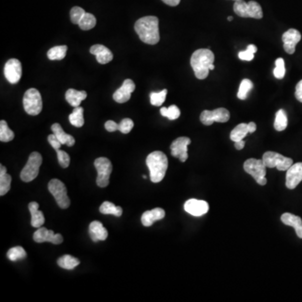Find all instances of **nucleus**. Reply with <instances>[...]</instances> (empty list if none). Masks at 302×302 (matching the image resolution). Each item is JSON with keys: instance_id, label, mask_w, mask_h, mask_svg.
Instances as JSON below:
<instances>
[{"instance_id": "72a5a7b5", "label": "nucleus", "mask_w": 302, "mask_h": 302, "mask_svg": "<svg viewBox=\"0 0 302 302\" xmlns=\"http://www.w3.org/2000/svg\"><path fill=\"white\" fill-rule=\"evenodd\" d=\"M96 20L92 14L86 13L84 14L81 21L79 22L78 26L80 29L82 30H89L92 29L96 26Z\"/></svg>"}, {"instance_id": "09e8293b", "label": "nucleus", "mask_w": 302, "mask_h": 302, "mask_svg": "<svg viewBox=\"0 0 302 302\" xmlns=\"http://www.w3.org/2000/svg\"><path fill=\"white\" fill-rule=\"evenodd\" d=\"M248 132L250 134L254 133L256 131V128H257L256 122H250V124H248Z\"/></svg>"}, {"instance_id": "ddd939ff", "label": "nucleus", "mask_w": 302, "mask_h": 302, "mask_svg": "<svg viewBox=\"0 0 302 302\" xmlns=\"http://www.w3.org/2000/svg\"><path fill=\"white\" fill-rule=\"evenodd\" d=\"M192 140L188 137H180L174 140L170 146L172 154L176 158H179L180 162H186L188 159V147Z\"/></svg>"}, {"instance_id": "1a4fd4ad", "label": "nucleus", "mask_w": 302, "mask_h": 302, "mask_svg": "<svg viewBox=\"0 0 302 302\" xmlns=\"http://www.w3.org/2000/svg\"><path fill=\"white\" fill-rule=\"evenodd\" d=\"M262 160L266 167L277 168L280 172L287 170L293 164L292 159L273 151H268L264 153Z\"/></svg>"}, {"instance_id": "4468645a", "label": "nucleus", "mask_w": 302, "mask_h": 302, "mask_svg": "<svg viewBox=\"0 0 302 302\" xmlns=\"http://www.w3.org/2000/svg\"><path fill=\"white\" fill-rule=\"evenodd\" d=\"M34 242H50L53 244H60L63 242V237L60 234H55L52 230H48L46 228L40 226L33 235Z\"/></svg>"}, {"instance_id": "f8f14e48", "label": "nucleus", "mask_w": 302, "mask_h": 302, "mask_svg": "<svg viewBox=\"0 0 302 302\" xmlns=\"http://www.w3.org/2000/svg\"><path fill=\"white\" fill-rule=\"evenodd\" d=\"M4 76L11 84H18L22 76V65L18 59H10L4 66Z\"/></svg>"}, {"instance_id": "de8ad7c7", "label": "nucleus", "mask_w": 302, "mask_h": 302, "mask_svg": "<svg viewBox=\"0 0 302 302\" xmlns=\"http://www.w3.org/2000/svg\"><path fill=\"white\" fill-rule=\"evenodd\" d=\"M162 1L167 6H172V7L178 6L180 3V0H162Z\"/></svg>"}, {"instance_id": "a211bd4d", "label": "nucleus", "mask_w": 302, "mask_h": 302, "mask_svg": "<svg viewBox=\"0 0 302 302\" xmlns=\"http://www.w3.org/2000/svg\"><path fill=\"white\" fill-rule=\"evenodd\" d=\"M184 209L188 214L194 216H200L208 214L209 205L205 200L190 199L186 202Z\"/></svg>"}, {"instance_id": "f03ea898", "label": "nucleus", "mask_w": 302, "mask_h": 302, "mask_svg": "<svg viewBox=\"0 0 302 302\" xmlns=\"http://www.w3.org/2000/svg\"><path fill=\"white\" fill-rule=\"evenodd\" d=\"M214 54L211 50L198 49L190 58V66L192 68L196 78L204 80L208 78L210 70V65L214 64Z\"/></svg>"}, {"instance_id": "6ab92c4d", "label": "nucleus", "mask_w": 302, "mask_h": 302, "mask_svg": "<svg viewBox=\"0 0 302 302\" xmlns=\"http://www.w3.org/2000/svg\"><path fill=\"white\" fill-rule=\"evenodd\" d=\"M90 52L96 56V60L100 64H107L114 58L111 50L102 44H94L90 48Z\"/></svg>"}, {"instance_id": "4c0bfd02", "label": "nucleus", "mask_w": 302, "mask_h": 302, "mask_svg": "<svg viewBox=\"0 0 302 302\" xmlns=\"http://www.w3.org/2000/svg\"><path fill=\"white\" fill-rule=\"evenodd\" d=\"M167 90L164 89L160 92H151L150 94V104L153 106L159 107L163 104V102L166 101V98Z\"/></svg>"}, {"instance_id": "c03bdc74", "label": "nucleus", "mask_w": 302, "mask_h": 302, "mask_svg": "<svg viewBox=\"0 0 302 302\" xmlns=\"http://www.w3.org/2000/svg\"><path fill=\"white\" fill-rule=\"evenodd\" d=\"M238 58H240V60L250 62V60H253L254 58V54L247 49L246 50H244V52L238 53Z\"/></svg>"}, {"instance_id": "864d4df0", "label": "nucleus", "mask_w": 302, "mask_h": 302, "mask_svg": "<svg viewBox=\"0 0 302 302\" xmlns=\"http://www.w3.org/2000/svg\"><path fill=\"white\" fill-rule=\"evenodd\" d=\"M143 178H144V179H146V178H147V176H144V174Z\"/></svg>"}, {"instance_id": "5701e85b", "label": "nucleus", "mask_w": 302, "mask_h": 302, "mask_svg": "<svg viewBox=\"0 0 302 302\" xmlns=\"http://www.w3.org/2000/svg\"><path fill=\"white\" fill-rule=\"evenodd\" d=\"M88 94L85 91H78L76 89H68L66 92V100L72 107H79L82 101L86 99Z\"/></svg>"}, {"instance_id": "2f4dec72", "label": "nucleus", "mask_w": 302, "mask_h": 302, "mask_svg": "<svg viewBox=\"0 0 302 302\" xmlns=\"http://www.w3.org/2000/svg\"><path fill=\"white\" fill-rule=\"evenodd\" d=\"M287 125H288V118L284 110H280L276 112L274 127L276 128V130L283 131L287 128Z\"/></svg>"}, {"instance_id": "bb28decb", "label": "nucleus", "mask_w": 302, "mask_h": 302, "mask_svg": "<svg viewBox=\"0 0 302 302\" xmlns=\"http://www.w3.org/2000/svg\"><path fill=\"white\" fill-rule=\"evenodd\" d=\"M68 49L66 46H58L52 47L48 50L47 56L52 60H63L66 58Z\"/></svg>"}, {"instance_id": "c9c22d12", "label": "nucleus", "mask_w": 302, "mask_h": 302, "mask_svg": "<svg viewBox=\"0 0 302 302\" xmlns=\"http://www.w3.org/2000/svg\"><path fill=\"white\" fill-rule=\"evenodd\" d=\"M160 114L163 117L168 118L170 120H176L180 117V111L176 105H172L169 108H162Z\"/></svg>"}, {"instance_id": "9d476101", "label": "nucleus", "mask_w": 302, "mask_h": 302, "mask_svg": "<svg viewBox=\"0 0 302 302\" xmlns=\"http://www.w3.org/2000/svg\"><path fill=\"white\" fill-rule=\"evenodd\" d=\"M94 166L98 172L96 185L99 188H106L110 184V174L112 170V163L108 158L100 157L94 162Z\"/></svg>"}, {"instance_id": "a19ab883", "label": "nucleus", "mask_w": 302, "mask_h": 302, "mask_svg": "<svg viewBox=\"0 0 302 302\" xmlns=\"http://www.w3.org/2000/svg\"><path fill=\"white\" fill-rule=\"evenodd\" d=\"M56 151V154H58V162H59L60 166L62 168H68L69 164H70L69 154L65 151L60 150Z\"/></svg>"}, {"instance_id": "a878e982", "label": "nucleus", "mask_w": 302, "mask_h": 302, "mask_svg": "<svg viewBox=\"0 0 302 302\" xmlns=\"http://www.w3.org/2000/svg\"><path fill=\"white\" fill-rule=\"evenodd\" d=\"M12 178L7 174V169L3 164L0 166V195L4 196L10 190Z\"/></svg>"}, {"instance_id": "b1692460", "label": "nucleus", "mask_w": 302, "mask_h": 302, "mask_svg": "<svg viewBox=\"0 0 302 302\" xmlns=\"http://www.w3.org/2000/svg\"><path fill=\"white\" fill-rule=\"evenodd\" d=\"M29 210L32 214V225L34 228H39L44 224V214L39 210V204L32 202L29 204Z\"/></svg>"}, {"instance_id": "7ed1b4c3", "label": "nucleus", "mask_w": 302, "mask_h": 302, "mask_svg": "<svg viewBox=\"0 0 302 302\" xmlns=\"http://www.w3.org/2000/svg\"><path fill=\"white\" fill-rule=\"evenodd\" d=\"M146 164L150 170L151 182H160L164 179L168 168L166 156L162 151H154L146 158Z\"/></svg>"}, {"instance_id": "20e7f679", "label": "nucleus", "mask_w": 302, "mask_h": 302, "mask_svg": "<svg viewBox=\"0 0 302 302\" xmlns=\"http://www.w3.org/2000/svg\"><path fill=\"white\" fill-rule=\"evenodd\" d=\"M234 10L237 16L242 18H254L260 20L263 18V10L260 4L256 1L246 3L244 0L235 1Z\"/></svg>"}, {"instance_id": "f704fd0d", "label": "nucleus", "mask_w": 302, "mask_h": 302, "mask_svg": "<svg viewBox=\"0 0 302 302\" xmlns=\"http://www.w3.org/2000/svg\"><path fill=\"white\" fill-rule=\"evenodd\" d=\"M26 250H24V248L20 247V246L12 248L8 250V253H7V257H8V260L14 261V262L20 260H24V258H26Z\"/></svg>"}, {"instance_id": "a18cd8bd", "label": "nucleus", "mask_w": 302, "mask_h": 302, "mask_svg": "<svg viewBox=\"0 0 302 302\" xmlns=\"http://www.w3.org/2000/svg\"><path fill=\"white\" fill-rule=\"evenodd\" d=\"M105 128L108 132H114V131L118 130L120 124L117 122H115L114 121H112V120H108V121L105 122Z\"/></svg>"}, {"instance_id": "9b49d317", "label": "nucleus", "mask_w": 302, "mask_h": 302, "mask_svg": "<svg viewBox=\"0 0 302 302\" xmlns=\"http://www.w3.org/2000/svg\"><path fill=\"white\" fill-rule=\"evenodd\" d=\"M230 118V111L224 108H219L212 111L204 110L200 115V122L206 126L212 124L214 122H226Z\"/></svg>"}, {"instance_id": "603ef678", "label": "nucleus", "mask_w": 302, "mask_h": 302, "mask_svg": "<svg viewBox=\"0 0 302 302\" xmlns=\"http://www.w3.org/2000/svg\"><path fill=\"white\" fill-rule=\"evenodd\" d=\"M232 20H234V18H232V16H230V17H228V20L232 21Z\"/></svg>"}, {"instance_id": "4be33fe9", "label": "nucleus", "mask_w": 302, "mask_h": 302, "mask_svg": "<svg viewBox=\"0 0 302 302\" xmlns=\"http://www.w3.org/2000/svg\"><path fill=\"white\" fill-rule=\"evenodd\" d=\"M280 219L284 225L294 228L297 236L302 238V219L300 216L286 212L282 215Z\"/></svg>"}, {"instance_id": "c756f323", "label": "nucleus", "mask_w": 302, "mask_h": 302, "mask_svg": "<svg viewBox=\"0 0 302 302\" xmlns=\"http://www.w3.org/2000/svg\"><path fill=\"white\" fill-rule=\"evenodd\" d=\"M58 264L60 268L70 270H73L76 266H79L80 261L75 257H73V256L66 254V256H62L60 258H58Z\"/></svg>"}, {"instance_id": "f257e3e1", "label": "nucleus", "mask_w": 302, "mask_h": 302, "mask_svg": "<svg viewBox=\"0 0 302 302\" xmlns=\"http://www.w3.org/2000/svg\"><path fill=\"white\" fill-rule=\"evenodd\" d=\"M134 30L141 42L156 44L160 42L159 18L156 16H146L136 21Z\"/></svg>"}, {"instance_id": "dca6fc26", "label": "nucleus", "mask_w": 302, "mask_h": 302, "mask_svg": "<svg viewBox=\"0 0 302 302\" xmlns=\"http://www.w3.org/2000/svg\"><path fill=\"white\" fill-rule=\"evenodd\" d=\"M302 182V162L292 164L287 170L286 185L288 189L293 190Z\"/></svg>"}, {"instance_id": "6e6552de", "label": "nucleus", "mask_w": 302, "mask_h": 302, "mask_svg": "<svg viewBox=\"0 0 302 302\" xmlns=\"http://www.w3.org/2000/svg\"><path fill=\"white\" fill-rule=\"evenodd\" d=\"M48 190L52 194L56 202L60 208L66 209L70 206V199L68 198V190L65 184L58 179L50 180L48 184Z\"/></svg>"}, {"instance_id": "412c9836", "label": "nucleus", "mask_w": 302, "mask_h": 302, "mask_svg": "<svg viewBox=\"0 0 302 302\" xmlns=\"http://www.w3.org/2000/svg\"><path fill=\"white\" fill-rule=\"evenodd\" d=\"M164 216H166V212L164 209L157 208L150 211L144 212L141 218V222L144 226H150L153 225L154 222L164 218Z\"/></svg>"}, {"instance_id": "37998d69", "label": "nucleus", "mask_w": 302, "mask_h": 302, "mask_svg": "<svg viewBox=\"0 0 302 302\" xmlns=\"http://www.w3.org/2000/svg\"><path fill=\"white\" fill-rule=\"evenodd\" d=\"M48 141H49L50 144L52 146V148L56 150H60V146L62 144L60 143V141L58 140V137L52 134H50L48 136Z\"/></svg>"}, {"instance_id": "aec40b11", "label": "nucleus", "mask_w": 302, "mask_h": 302, "mask_svg": "<svg viewBox=\"0 0 302 302\" xmlns=\"http://www.w3.org/2000/svg\"><path fill=\"white\" fill-rule=\"evenodd\" d=\"M89 234L94 242L104 241L108 236V230L105 228L102 222L94 221L89 225Z\"/></svg>"}, {"instance_id": "8fccbe9b", "label": "nucleus", "mask_w": 302, "mask_h": 302, "mask_svg": "<svg viewBox=\"0 0 302 302\" xmlns=\"http://www.w3.org/2000/svg\"><path fill=\"white\" fill-rule=\"evenodd\" d=\"M234 146L238 150H241L244 148L245 142L244 140L238 141V142H235Z\"/></svg>"}, {"instance_id": "49530a36", "label": "nucleus", "mask_w": 302, "mask_h": 302, "mask_svg": "<svg viewBox=\"0 0 302 302\" xmlns=\"http://www.w3.org/2000/svg\"><path fill=\"white\" fill-rule=\"evenodd\" d=\"M294 96L299 102H302V80H300L296 86Z\"/></svg>"}, {"instance_id": "e433bc0d", "label": "nucleus", "mask_w": 302, "mask_h": 302, "mask_svg": "<svg viewBox=\"0 0 302 302\" xmlns=\"http://www.w3.org/2000/svg\"><path fill=\"white\" fill-rule=\"evenodd\" d=\"M253 82L250 79H244L240 84V89L238 92V98L240 100H245L247 98L248 94L253 88Z\"/></svg>"}, {"instance_id": "2eb2a0df", "label": "nucleus", "mask_w": 302, "mask_h": 302, "mask_svg": "<svg viewBox=\"0 0 302 302\" xmlns=\"http://www.w3.org/2000/svg\"><path fill=\"white\" fill-rule=\"evenodd\" d=\"M136 90V84L131 79H126L122 82V86L117 89L112 98L115 102L124 104L130 99L131 94Z\"/></svg>"}, {"instance_id": "ea45409f", "label": "nucleus", "mask_w": 302, "mask_h": 302, "mask_svg": "<svg viewBox=\"0 0 302 302\" xmlns=\"http://www.w3.org/2000/svg\"><path fill=\"white\" fill-rule=\"evenodd\" d=\"M286 74V68L283 58H278L276 60V68L274 69V75L277 79L284 78Z\"/></svg>"}, {"instance_id": "3c124183", "label": "nucleus", "mask_w": 302, "mask_h": 302, "mask_svg": "<svg viewBox=\"0 0 302 302\" xmlns=\"http://www.w3.org/2000/svg\"><path fill=\"white\" fill-rule=\"evenodd\" d=\"M247 49L250 50L251 52H253L254 54H256L257 52V47L254 44H248L247 47Z\"/></svg>"}, {"instance_id": "79ce46f5", "label": "nucleus", "mask_w": 302, "mask_h": 302, "mask_svg": "<svg viewBox=\"0 0 302 302\" xmlns=\"http://www.w3.org/2000/svg\"><path fill=\"white\" fill-rule=\"evenodd\" d=\"M118 124H120L118 130L122 134H128L134 128L133 120L128 118L122 120Z\"/></svg>"}, {"instance_id": "39448f33", "label": "nucleus", "mask_w": 302, "mask_h": 302, "mask_svg": "<svg viewBox=\"0 0 302 302\" xmlns=\"http://www.w3.org/2000/svg\"><path fill=\"white\" fill-rule=\"evenodd\" d=\"M24 108L28 114L36 116L42 112L43 104H42V95L36 88H30L26 92L23 98Z\"/></svg>"}, {"instance_id": "c85d7f7f", "label": "nucleus", "mask_w": 302, "mask_h": 302, "mask_svg": "<svg viewBox=\"0 0 302 302\" xmlns=\"http://www.w3.org/2000/svg\"><path fill=\"white\" fill-rule=\"evenodd\" d=\"M69 121L70 124L75 127L81 128L84 124V108H82L76 107L73 110L72 112L69 115Z\"/></svg>"}, {"instance_id": "58836bf2", "label": "nucleus", "mask_w": 302, "mask_h": 302, "mask_svg": "<svg viewBox=\"0 0 302 302\" xmlns=\"http://www.w3.org/2000/svg\"><path fill=\"white\" fill-rule=\"evenodd\" d=\"M85 14H86V11L84 10V8L78 7V6H75L70 10V20L73 24H78L79 22L81 21Z\"/></svg>"}, {"instance_id": "423d86ee", "label": "nucleus", "mask_w": 302, "mask_h": 302, "mask_svg": "<svg viewBox=\"0 0 302 302\" xmlns=\"http://www.w3.org/2000/svg\"><path fill=\"white\" fill-rule=\"evenodd\" d=\"M244 169L248 174H251L258 185L264 186L267 183L266 176V166L263 160H257L251 158L244 162Z\"/></svg>"}, {"instance_id": "473e14b6", "label": "nucleus", "mask_w": 302, "mask_h": 302, "mask_svg": "<svg viewBox=\"0 0 302 302\" xmlns=\"http://www.w3.org/2000/svg\"><path fill=\"white\" fill-rule=\"evenodd\" d=\"M14 138V134L8 128L6 120L0 121V140L1 142H10Z\"/></svg>"}, {"instance_id": "7c9ffc66", "label": "nucleus", "mask_w": 302, "mask_h": 302, "mask_svg": "<svg viewBox=\"0 0 302 302\" xmlns=\"http://www.w3.org/2000/svg\"><path fill=\"white\" fill-rule=\"evenodd\" d=\"M99 211L102 214H112L116 216H121L122 214V208L115 206L110 202H104L99 208Z\"/></svg>"}, {"instance_id": "5fc2aeb1", "label": "nucleus", "mask_w": 302, "mask_h": 302, "mask_svg": "<svg viewBox=\"0 0 302 302\" xmlns=\"http://www.w3.org/2000/svg\"><path fill=\"white\" fill-rule=\"evenodd\" d=\"M234 1H238V0H234Z\"/></svg>"}, {"instance_id": "f3484780", "label": "nucleus", "mask_w": 302, "mask_h": 302, "mask_svg": "<svg viewBox=\"0 0 302 302\" xmlns=\"http://www.w3.org/2000/svg\"><path fill=\"white\" fill-rule=\"evenodd\" d=\"M300 40H302V34L297 30L290 29L289 30L284 32L282 36L284 52L290 55L294 54L296 52V46L300 42Z\"/></svg>"}, {"instance_id": "393cba45", "label": "nucleus", "mask_w": 302, "mask_h": 302, "mask_svg": "<svg viewBox=\"0 0 302 302\" xmlns=\"http://www.w3.org/2000/svg\"><path fill=\"white\" fill-rule=\"evenodd\" d=\"M52 130L53 134L58 137V140L60 141V143L62 144H66L69 147L75 144V138H73L72 136L66 133L65 131L63 130L62 126L59 124H54L52 126Z\"/></svg>"}, {"instance_id": "0eeeda50", "label": "nucleus", "mask_w": 302, "mask_h": 302, "mask_svg": "<svg viewBox=\"0 0 302 302\" xmlns=\"http://www.w3.org/2000/svg\"><path fill=\"white\" fill-rule=\"evenodd\" d=\"M42 164V154L38 152H33L30 154L26 166L24 167L20 173L21 180L24 182H30L34 180L39 174L40 167Z\"/></svg>"}, {"instance_id": "cd10ccee", "label": "nucleus", "mask_w": 302, "mask_h": 302, "mask_svg": "<svg viewBox=\"0 0 302 302\" xmlns=\"http://www.w3.org/2000/svg\"><path fill=\"white\" fill-rule=\"evenodd\" d=\"M248 132V128L247 124H240L237 125L232 132L230 134V138L231 140L234 142H238V141L242 140L244 138H245L247 136Z\"/></svg>"}]
</instances>
